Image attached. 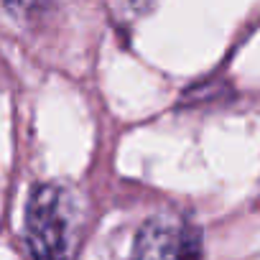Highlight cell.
Wrapping results in <instances>:
<instances>
[{
	"label": "cell",
	"mask_w": 260,
	"mask_h": 260,
	"mask_svg": "<svg viewBox=\"0 0 260 260\" xmlns=\"http://www.w3.org/2000/svg\"><path fill=\"white\" fill-rule=\"evenodd\" d=\"M26 242L34 260H74L72 207L59 186H36L26 207Z\"/></svg>",
	"instance_id": "obj_1"
},
{
	"label": "cell",
	"mask_w": 260,
	"mask_h": 260,
	"mask_svg": "<svg viewBox=\"0 0 260 260\" xmlns=\"http://www.w3.org/2000/svg\"><path fill=\"white\" fill-rule=\"evenodd\" d=\"M130 260H204L202 237L179 214L151 217L136 237Z\"/></svg>",
	"instance_id": "obj_2"
},
{
	"label": "cell",
	"mask_w": 260,
	"mask_h": 260,
	"mask_svg": "<svg viewBox=\"0 0 260 260\" xmlns=\"http://www.w3.org/2000/svg\"><path fill=\"white\" fill-rule=\"evenodd\" d=\"M3 3H6L16 16H28V13L39 11L41 3H46V0H3Z\"/></svg>",
	"instance_id": "obj_3"
},
{
	"label": "cell",
	"mask_w": 260,
	"mask_h": 260,
	"mask_svg": "<svg viewBox=\"0 0 260 260\" xmlns=\"http://www.w3.org/2000/svg\"><path fill=\"white\" fill-rule=\"evenodd\" d=\"M130 3H133L138 11H146V8H151V6L156 3V0H130Z\"/></svg>",
	"instance_id": "obj_4"
}]
</instances>
